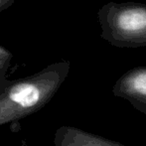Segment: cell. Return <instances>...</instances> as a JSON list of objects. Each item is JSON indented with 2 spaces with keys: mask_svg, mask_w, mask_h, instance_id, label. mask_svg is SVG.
Instances as JSON below:
<instances>
[{
  "mask_svg": "<svg viewBox=\"0 0 146 146\" xmlns=\"http://www.w3.org/2000/svg\"><path fill=\"white\" fill-rule=\"evenodd\" d=\"M112 94L146 115V66L135 67L123 74L114 84Z\"/></svg>",
  "mask_w": 146,
  "mask_h": 146,
  "instance_id": "cell-3",
  "label": "cell"
},
{
  "mask_svg": "<svg viewBox=\"0 0 146 146\" xmlns=\"http://www.w3.org/2000/svg\"><path fill=\"white\" fill-rule=\"evenodd\" d=\"M16 0H0V12L8 9L10 6L14 4Z\"/></svg>",
  "mask_w": 146,
  "mask_h": 146,
  "instance_id": "cell-6",
  "label": "cell"
},
{
  "mask_svg": "<svg viewBox=\"0 0 146 146\" xmlns=\"http://www.w3.org/2000/svg\"><path fill=\"white\" fill-rule=\"evenodd\" d=\"M23 146H25V145H23Z\"/></svg>",
  "mask_w": 146,
  "mask_h": 146,
  "instance_id": "cell-7",
  "label": "cell"
},
{
  "mask_svg": "<svg viewBox=\"0 0 146 146\" xmlns=\"http://www.w3.org/2000/svg\"><path fill=\"white\" fill-rule=\"evenodd\" d=\"M70 69L69 61H60L29 77L4 82L0 90V125L17 121L44 108L66 81Z\"/></svg>",
  "mask_w": 146,
  "mask_h": 146,
  "instance_id": "cell-1",
  "label": "cell"
},
{
  "mask_svg": "<svg viewBox=\"0 0 146 146\" xmlns=\"http://www.w3.org/2000/svg\"><path fill=\"white\" fill-rule=\"evenodd\" d=\"M13 54L4 47L0 46V85L6 81L5 75L11 64Z\"/></svg>",
  "mask_w": 146,
  "mask_h": 146,
  "instance_id": "cell-5",
  "label": "cell"
},
{
  "mask_svg": "<svg viewBox=\"0 0 146 146\" xmlns=\"http://www.w3.org/2000/svg\"><path fill=\"white\" fill-rule=\"evenodd\" d=\"M54 146H126L122 143L69 125L60 126L54 134Z\"/></svg>",
  "mask_w": 146,
  "mask_h": 146,
  "instance_id": "cell-4",
  "label": "cell"
},
{
  "mask_svg": "<svg viewBox=\"0 0 146 146\" xmlns=\"http://www.w3.org/2000/svg\"><path fill=\"white\" fill-rule=\"evenodd\" d=\"M102 38L117 48L146 47V4L108 2L98 11Z\"/></svg>",
  "mask_w": 146,
  "mask_h": 146,
  "instance_id": "cell-2",
  "label": "cell"
}]
</instances>
